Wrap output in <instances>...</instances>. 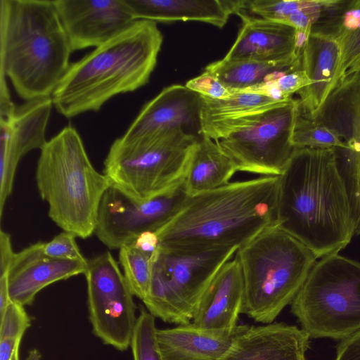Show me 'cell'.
I'll return each mask as SVG.
<instances>
[{
  "instance_id": "18",
  "label": "cell",
  "mask_w": 360,
  "mask_h": 360,
  "mask_svg": "<svg viewBox=\"0 0 360 360\" xmlns=\"http://www.w3.org/2000/svg\"><path fill=\"white\" fill-rule=\"evenodd\" d=\"M309 335L283 322L253 326L219 360H306Z\"/></svg>"
},
{
  "instance_id": "33",
  "label": "cell",
  "mask_w": 360,
  "mask_h": 360,
  "mask_svg": "<svg viewBox=\"0 0 360 360\" xmlns=\"http://www.w3.org/2000/svg\"><path fill=\"white\" fill-rule=\"evenodd\" d=\"M340 51L336 84L360 55V31L343 44Z\"/></svg>"
},
{
  "instance_id": "25",
  "label": "cell",
  "mask_w": 360,
  "mask_h": 360,
  "mask_svg": "<svg viewBox=\"0 0 360 360\" xmlns=\"http://www.w3.org/2000/svg\"><path fill=\"white\" fill-rule=\"evenodd\" d=\"M238 171L235 162L217 142L201 136L193 145L183 183L188 196L223 186Z\"/></svg>"
},
{
  "instance_id": "6",
  "label": "cell",
  "mask_w": 360,
  "mask_h": 360,
  "mask_svg": "<svg viewBox=\"0 0 360 360\" xmlns=\"http://www.w3.org/2000/svg\"><path fill=\"white\" fill-rule=\"evenodd\" d=\"M235 255L244 283L241 314L264 324L273 323L290 304L318 259L276 224L239 248Z\"/></svg>"
},
{
  "instance_id": "15",
  "label": "cell",
  "mask_w": 360,
  "mask_h": 360,
  "mask_svg": "<svg viewBox=\"0 0 360 360\" xmlns=\"http://www.w3.org/2000/svg\"><path fill=\"white\" fill-rule=\"evenodd\" d=\"M73 51L98 47L135 21L126 0H53Z\"/></svg>"
},
{
  "instance_id": "12",
  "label": "cell",
  "mask_w": 360,
  "mask_h": 360,
  "mask_svg": "<svg viewBox=\"0 0 360 360\" xmlns=\"http://www.w3.org/2000/svg\"><path fill=\"white\" fill-rule=\"evenodd\" d=\"M186 197L182 184L165 195L138 202L110 185L102 198L94 233L109 249H120L144 232H156Z\"/></svg>"
},
{
  "instance_id": "32",
  "label": "cell",
  "mask_w": 360,
  "mask_h": 360,
  "mask_svg": "<svg viewBox=\"0 0 360 360\" xmlns=\"http://www.w3.org/2000/svg\"><path fill=\"white\" fill-rule=\"evenodd\" d=\"M185 86L201 96L214 99H226L236 94L212 74L205 71L200 75L188 80Z\"/></svg>"
},
{
  "instance_id": "19",
  "label": "cell",
  "mask_w": 360,
  "mask_h": 360,
  "mask_svg": "<svg viewBox=\"0 0 360 360\" xmlns=\"http://www.w3.org/2000/svg\"><path fill=\"white\" fill-rule=\"evenodd\" d=\"M250 326L204 329L190 323L157 329L156 336L163 360H219Z\"/></svg>"
},
{
  "instance_id": "39",
  "label": "cell",
  "mask_w": 360,
  "mask_h": 360,
  "mask_svg": "<svg viewBox=\"0 0 360 360\" xmlns=\"http://www.w3.org/2000/svg\"><path fill=\"white\" fill-rule=\"evenodd\" d=\"M11 360H20V359H19V347H18L15 349Z\"/></svg>"
},
{
  "instance_id": "24",
  "label": "cell",
  "mask_w": 360,
  "mask_h": 360,
  "mask_svg": "<svg viewBox=\"0 0 360 360\" xmlns=\"http://www.w3.org/2000/svg\"><path fill=\"white\" fill-rule=\"evenodd\" d=\"M285 101L246 92L236 93L226 99L201 96L202 135L217 141L240 127L250 117Z\"/></svg>"
},
{
  "instance_id": "29",
  "label": "cell",
  "mask_w": 360,
  "mask_h": 360,
  "mask_svg": "<svg viewBox=\"0 0 360 360\" xmlns=\"http://www.w3.org/2000/svg\"><path fill=\"white\" fill-rule=\"evenodd\" d=\"M0 321V360H11L31 319L25 307L11 300Z\"/></svg>"
},
{
  "instance_id": "21",
  "label": "cell",
  "mask_w": 360,
  "mask_h": 360,
  "mask_svg": "<svg viewBox=\"0 0 360 360\" xmlns=\"http://www.w3.org/2000/svg\"><path fill=\"white\" fill-rule=\"evenodd\" d=\"M243 297L242 270L234 255L221 267L211 281L192 323L204 329H226L236 326L241 314Z\"/></svg>"
},
{
  "instance_id": "31",
  "label": "cell",
  "mask_w": 360,
  "mask_h": 360,
  "mask_svg": "<svg viewBox=\"0 0 360 360\" xmlns=\"http://www.w3.org/2000/svg\"><path fill=\"white\" fill-rule=\"evenodd\" d=\"M76 237L75 234L63 231L51 241L44 243L43 252L46 255L56 259L85 260L86 259L76 243Z\"/></svg>"
},
{
  "instance_id": "36",
  "label": "cell",
  "mask_w": 360,
  "mask_h": 360,
  "mask_svg": "<svg viewBox=\"0 0 360 360\" xmlns=\"http://www.w3.org/2000/svg\"><path fill=\"white\" fill-rule=\"evenodd\" d=\"M131 245L146 253L153 255L159 247V241L155 232L146 231L139 235Z\"/></svg>"
},
{
  "instance_id": "2",
  "label": "cell",
  "mask_w": 360,
  "mask_h": 360,
  "mask_svg": "<svg viewBox=\"0 0 360 360\" xmlns=\"http://www.w3.org/2000/svg\"><path fill=\"white\" fill-rule=\"evenodd\" d=\"M279 176L229 182L188 196L156 232L159 247L190 254L236 247L275 224Z\"/></svg>"
},
{
  "instance_id": "37",
  "label": "cell",
  "mask_w": 360,
  "mask_h": 360,
  "mask_svg": "<svg viewBox=\"0 0 360 360\" xmlns=\"http://www.w3.org/2000/svg\"><path fill=\"white\" fill-rule=\"evenodd\" d=\"M10 301L8 276H0V316L4 313Z\"/></svg>"
},
{
  "instance_id": "26",
  "label": "cell",
  "mask_w": 360,
  "mask_h": 360,
  "mask_svg": "<svg viewBox=\"0 0 360 360\" xmlns=\"http://www.w3.org/2000/svg\"><path fill=\"white\" fill-rule=\"evenodd\" d=\"M302 68V60L257 61L227 60L224 58L207 65L205 72L212 74L236 93L274 80L286 72Z\"/></svg>"
},
{
  "instance_id": "16",
  "label": "cell",
  "mask_w": 360,
  "mask_h": 360,
  "mask_svg": "<svg viewBox=\"0 0 360 360\" xmlns=\"http://www.w3.org/2000/svg\"><path fill=\"white\" fill-rule=\"evenodd\" d=\"M201 96L181 84L164 88L146 103L120 137L131 141L175 129L202 135Z\"/></svg>"
},
{
  "instance_id": "22",
  "label": "cell",
  "mask_w": 360,
  "mask_h": 360,
  "mask_svg": "<svg viewBox=\"0 0 360 360\" xmlns=\"http://www.w3.org/2000/svg\"><path fill=\"white\" fill-rule=\"evenodd\" d=\"M136 20L200 21L222 28L246 9L247 0H126Z\"/></svg>"
},
{
  "instance_id": "1",
  "label": "cell",
  "mask_w": 360,
  "mask_h": 360,
  "mask_svg": "<svg viewBox=\"0 0 360 360\" xmlns=\"http://www.w3.org/2000/svg\"><path fill=\"white\" fill-rule=\"evenodd\" d=\"M275 224L317 259L350 243L356 222L334 149H295L279 176Z\"/></svg>"
},
{
  "instance_id": "30",
  "label": "cell",
  "mask_w": 360,
  "mask_h": 360,
  "mask_svg": "<svg viewBox=\"0 0 360 360\" xmlns=\"http://www.w3.org/2000/svg\"><path fill=\"white\" fill-rule=\"evenodd\" d=\"M155 319L141 307L130 345L134 360H163L157 341Z\"/></svg>"
},
{
  "instance_id": "10",
  "label": "cell",
  "mask_w": 360,
  "mask_h": 360,
  "mask_svg": "<svg viewBox=\"0 0 360 360\" xmlns=\"http://www.w3.org/2000/svg\"><path fill=\"white\" fill-rule=\"evenodd\" d=\"M297 100L292 98L250 117L217 141L238 171L280 176L294 150L290 136Z\"/></svg>"
},
{
  "instance_id": "34",
  "label": "cell",
  "mask_w": 360,
  "mask_h": 360,
  "mask_svg": "<svg viewBox=\"0 0 360 360\" xmlns=\"http://www.w3.org/2000/svg\"><path fill=\"white\" fill-rule=\"evenodd\" d=\"M335 360H360V330L341 340Z\"/></svg>"
},
{
  "instance_id": "11",
  "label": "cell",
  "mask_w": 360,
  "mask_h": 360,
  "mask_svg": "<svg viewBox=\"0 0 360 360\" xmlns=\"http://www.w3.org/2000/svg\"><path fill=\"white\" fill-rule=\"evenodd\" d=\"M84 275L94 334L118 350L127 349L138 316L134 295L116 260L109 252L93 257Z\"/></svg>"
},
{
  "instance_id": "14",
  "label": "cell",
  "mask_w": 360,
  "mask_h": 360,
  "mask_svg": "<svg viewBox=\"0 0 360 360\" xmlns=\"http://www.w3.org/2000/svg\"><path fill=\"white\" fill-rule=\"evenodd\" d=\"M53 106L51 97L25 101L16 105L11 116L0 120L1 217L20 158L32 150H41L47 141L46 131Z\"/></svg>"
},
{
  "instance_id": "3",
  "label": "cell",
  "mask_w": 360,
  "mask_h": 360,
  "mask_svg": "<svg viewBox=\"0 0 360 360\" xmlns=\"http://www.w3.org/2000/svg\"><path fill=\"white\" fill-rule=\"evenodd\" d=\"M163 41L157 22L136 20L124 31L70 64L51 95L66 118L97 112L111 98L146 85Z\"/></svg>"
},
{
  "instance_id": "28",
  "label": "cell",
  "mask_w": 360,
  "mask_h": 360,
  "mask_svg": "<svg viewBox=\"0 0 360 360\" xmlns=\"http://www.w3.org/2000/svg\"><path fill=\"white\" fill-rule=\"evenodd\" d=\"M119 250V261L127 283L133 295L143 301L149 290L153 255L146 253L131 244Z\"/></svg>"
},
{
  "instance_id": "7",
  "label": "cell",
  "mask_w": 360,
  "mask_h": 360,
  "mask_svg": "<svg viewBox=\"0 0 360 360\" xmlns=\"http://www.w3.org/2000/svg\"><path fill=\"white\" fill-rule=\"evenodd\" d=\"M199 138L183 129L131 141L117 138L104 160L103 174L111 186L136 201L165 195L183 184Z\"/></svg>"
},
{
  "instance_id": "8",
  "label": "cell",
  "mask_w": 360,
  "mask_h": 360,
  "mask_svg": "<svg viewBox=\"0 0 360 360\" xmlns=\"http://www.w3.org/2000/svg\"><path fill=\"white\" fill-rule=\"evenodd\" d=\"M290 311L310 338L341 340L360 330V263L339 253L321 258Z\"/></svg>"
},
{
  "instance_id": "27",
  "label": "cell",
  "mask_w": 360,
  "mask_h": 360,
  "mask_svg": "<svg viewBox=\"0 0 360 360\" xmlns=\"http://www.w3.org/2000/svg\"><path fill=\"white\" fill-rule=\"evenodd\" d=\"M290 140L295 148H333L340 150L344 145L326 127L304 112L297 101Z\"/></svg>"
},
{
  "instance_id": "5",
  "label": "cell",
  "mask_w": 360,
  "mask_h": 360,
  "mask_svg": "<svg viewBox=\"0 0 360 360\" xmlns=\"http://www.w3.org/2000/svg\"><path fill=\"white\" fill-rule=\"evenodd\" d=\"M36 181L53 222L82 238L94 233L100 204L110 183L93 167L75 127H65L40 150Z\"/></svg>"
},
{
  "instance_id": "38",
  "label": "cell",
  "mask_w": 360,
  "mask_h": 360,
  "mask_svg": "<svg viewBox=\"0 0 360 360\" xmlns=\"http://www.w3.org/2000/svg\"><path fill=\"white\" fill-rule=\"evenodd\" d=\"M356 71H360V55L357 57L356 60L352 63V65L350 66V68L347 70L345 73H349Z\"/></svg>"
},
{
  "instance_id": "35",
  "label": "cell",
  "mask_w": 360,
  "mask_h": 360,
  "mask_svg": "<svg viewBox=\"0 0 360 360\" xmlns=\"http://www.w3.org/2000/svg\"><path fill=\"white\" fill-rule=\"evenodd\" d=\"M15 255L11 236L1 229L0 231V276L8 274Z\"/></svg>"
},
{
  "instance_id": "17",
  "label": "cell",
  "mask_w": 360,
  "mask_h": 360,
  "mask_svg": "<svg viewBox=\"0 0 360 360\" xmlns=\"http://www.w3.org/2000/svg\"><path fill=\"white\" fill-rule=\"evenodd\" d=\"M38 242L15 253L8 271V292L12 302L31 305L37 294L53 283L84 274L88 260L61 259L43 252Z\"/></svg>"
},
{
  "instance_id": "4",
  "label": "cell",
  "mask_w": 360,
  "mask_h": 360,
  "mask_svg": "<svg viewBox=\"0 0 360 360\" xmlns=\"http://www.w3.org/2000/svg\"><path fill=\"white\" fill-rule=\"evenodd\" d=\"M72 52L50 0H0V76L25 101L51 97Z\"/></svg>"
},
{
  "instance_id": "13",
  "label": "cell",
  "mask_w": 360,
  "mask_h": 360,
  "mask_svg": "<svg viewBox=\"0 0 360 360\" xmlns=\"http://www.w3.org/2000/svg\"><path fill=\"white\" fill-rule=\"evenodd\" d=\"M311 117L333 131L344 145L335 152L356 225L360 220V71L343 75Z\"/></svg>"
},
{
  "instance_id": "40",
  "label": "cell",
  "mask_w": 360,
  "mask_h": 360,
  "mask_svg": "<svg viewBox=\"0 0 360 360\" xmlns=\"http://www.w3.org/2000/svg\"><path fill=\"white\" fill-rule=\"evenodd\" d=\"M356 233H357L358 234H360V220L357 223Z\"/></svg>"
},
{
  "instance_id": "23",
  "label": "cell",
  "mask_w": 360,
  "mask_h": 360,
  "mask_svg": "<svg viewBox=\"0 0 360 360\" xmlns=\"http://www.w3.org/2000/svg\"><path fill=\"white\" fill-rule=\"evenodd\" d=\"M340 56V47L334 37L311 32L302 58L309 84L297 92L300 107L311 116L319 110L336 84Z\"/></svg>"
},
{
  "instance_id": "20",
  "label": "cell",
  "mask_w": 360,
  "mask_h": 360,
  "mask_svg": "<svg viewBox=\"0 0 360 360\" xmlns=\"http://www.w3.org/2000/svg\"><path fill=\"white\" fill-rule=\"evenodd\" d=\"M243 12L238 13L243 20L241 29L224 59L271 62L302 60L294 52L295 28L262 18L250 17Z\"/></svg>"
},
{
  "instance_id": "9",
  "label": "cell",
  "mask_w": 360,
  "mask_h": 360,
  "mask_svg": "<svg viewBox=\"0 0 360 360\" xmlns=\"http://www.w3.org/2000/svg\"><path fill=\"white\" fill-rule=\"evenodd\" d=\"M238 249L181 254L158 247L152 257L149 290L142 301L148 311L166 323H190L211 281Z\"/></svg>"
}]
</instances>
